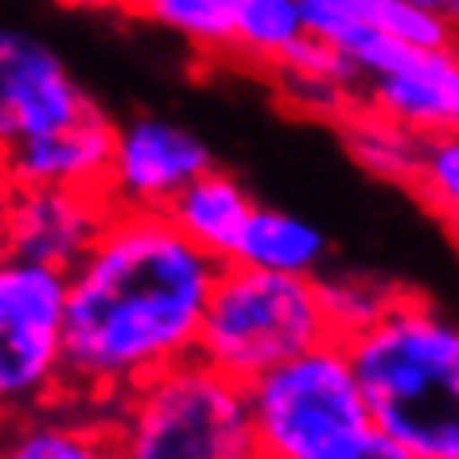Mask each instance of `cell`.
Listing matches in <instances>:
<instances>
[{"instance_id": "cell-1", "label": "cell", "mask_w": 459, "mask_h": 459, "mask_svg": "<svg viewBox=\"0 0 459 459\" xmlns=\"http://www.w3.org/2000/svg\"><path fill=\"white\" fill-rule=\"evenodd\" d=\"M222 261L203 254L160 211H117L66 273V385L109 401L199 351Z\"/></svg>"}, {"instance_id": "cell-2", "label": "cell", "mask_w": 459, "mask_h": 459, "mask_svg": "<svg viewBox=\"0 0 459 459\" xmlns=\"http://www.w3.org/2000/svg\"><path fill=\"white\" fill-rule=\"evenodd\" d=\"M347 351L374 429L420 459H459V316L401 284Z\"/></svg>"}, {"instance_id": "cell-3", "label": "cell", "mask_w": 459, "mask_h": 459, "mask_svg": "<svg viewBox=\"0 0 459 459\" xmlns=\"http://www.w3.org/2000/svg\"><path fill=\"white\" fill-rule=\"evenodd\" d=\"M117 459H265L246 385L191 354L106 401Z\"/></svg>"}, {"instance_id": "cell-4", "label": "cell", "mask_w": 459, "mask_h": 459, "mask_svg": "<svg viewBox=\"0 0 459 459\" xmlns=\"http://www.w3.org/2000/svg\"><path fill=\"white\" fill-rule=\"evenodd\" d=\"M331 335L319 277H289L230 261L218 269L195 354L246 385Z\"/></svg>"}, {"instance_id": "cell-5", "label": "cell", "mask_w": 459, "mask_h": 459, "mask_svg": "<svg viewBox=\"0 0 459 459\" xmlns=\"http://www.w3.org/2000/svg\"><path fill=\"white\" fill-rule=\"evenodd\" d=\"M265 459H307L370 424L347 339L331 335L246 382Z\"/></svg>"}, {"instance_id": "cell-6", "label": "cell", "mask_w": 459, "mask_h": 459, "mask_svg": "<svg viewBox=\"0 0 459 459\" xmlns=\"http://www.w3.org/2000/svg\"><path fill=\"white\" fill-rule=\"evenodd\" d=\"M63 316L66 273L24 257L0 265V420L71 394Z\"/></svg>"}, {"instance_id": "cell-7", "label": "cell", "mask_w": 459, "mask_h": 459, "mask_svg": "<svg viewBox=\"0 0 459 459\" xmlns=\"http://www.w3.org/2000/svg\"><path fill=\"white\" fill-rule=\"evenodd\" d=\"M94 106L98 101L71 74L59 51L31 31L0 28V160Z\"/></svg>"}, {"instance_id": "cell-8", "label": "cell", "mask_w": 459, "mask_h": 459, "mask_svg": "<svg viewBox=\"0 0 459 459\" xmlns=\"http://www.w3.org/2000/svg\"><path fill=\"white\" fill-rule=\"evenodd\" d=\"M214 168V156L199 133L168 117L117 121V141L106 176V199L117 211H160L164 214L191 179Z\"/></svg>"}, {"instance_id": "cell-9", "label": "cell", "mask_w": 459, "mask_h": 459, "mask_svg": "<svg viewBox=\"0 0 459 459\" xmlns=\"http://www.w3.org/2000/svg\"><path fill=\"white\" fill-rule=\"evenodd\" d=\"M117 206L94 187H16L13 242L31 265L71 273L101 238Z\"/></svg>"}, {"instance_id": "cell-10", "label": "cell", "mask_w": 459, "mask_h": 459, "mask_svg": "<svg viewBox=\"0 0 459 459\" xmlns=\"http://www.w3.org/2000/svg\"><path fill=\"white\" fill-rule=\"evenodd\" d=\"M117 121L94 106L71 125L31 136L0 160V171L13 187H106Z\"/></svg>"}, {"instance_id": "cell-11", "label": "cell", "mask_w": 459, "mask_h": 459, "mask_svg": "<svg viewBox=\"0 0 459 459\" xmlns=\"http://www.w3.org/2000/svg\"><path fill=\"white\" fill-rule=\"evenodd\" d=\"M0 459H117L106 401L63 394L0 420Z\"/></svg>"}, {"instance_id": "cell-12", "label": "cell", "mask_w": 459, "mask_h": 459, "mask_svg": "<svg viewBox=\"0 0 459 459\" xmlns=\"http://www.w3.org/2000/svg\"><path fill=\"white\" fill-rule=\"evenodd\" d=\"M362 101L420 136L459 133V43L417 51L394 74L366 82Z\"/></svg>"}, {"instance_id": "cell-13", "label": "cell", "mask_w": 459, "mask_h": 459, "mask_svg": "<svg viewBox=\"0 0 459 459\" xmlns=\"http://www.w3.org/2000/svg\"><path fill=\"white\" fill-rule=\"evenodd\" d=\"M254 211H257V199L249 195L246 183L238 179L234 171L214 164V168H206L199 179H191L164 214L203 254H211L214 261L230 265V261L238 257V246H242V234H246Z\"/></svg>"}, {"instance_id": "cell-14", "label": "cell", "mask_w": 459, "mask_h": 459, "mask_svg": "<svg viewBox=\"0 0 459 459\" xmlns=\"http://www.w3.org/2000/svg\"><path fill=\"white\" fill-rule=\"evenodd\" d=\"M234 261L269 273H289V277H319L331 265V242L307 218L257 203Z\"/></svg>"}, {"instance_id": "cell-15", "label": "cell", "mask_w": 459, "mask_h": 459, "mask_svg": "<svg viewBox=\"0 0 459 459\" xmlns=\"http://www.w3.org/2000/svg\"><path fill=\"white\" fill-rule=\"evenodd\" d=\"M335 129L342 136L347 156L366 176H374L382 183H401V187L412 183L417 164H420V141H424L420 133H412L401 121L370 109L366 101H359L354 109L342 113L335 121Z\"/></svg>"}, {"instance_id": "cell-16", "label": "cell", "mask_w": 459, "mask_h": 459, "mask_svg": "<svg viewBox=\"0 0 459 459\" xmlns=\"http://www.w3.org/2000/svg\"><path fill=\"white\" fill-rule=\"evenodd\" d=\"M238 0H121V13L183 39L206 63H234Z\"/></svg>"}, {"instance_id": "cell-17", "label": "cell", "mask_w": 459, "mask_h": 459, "mask_svg": "<svg viewBox=\"0 0 459 459\" xmlns=\"http://www.w3.org/2000/svg\"><path fill=\"white\" fill-rule=\"evenodd\" d=\"M307 36L300 0H238L234 4V63L273 71Z\"/></svg>"}, {"instance_id": "cell-18", "label": "cell", "mask_w": 459, "mask_h": 459, "mask_svg": "<svg viewBox=\"0 0 459 459\" xmlns=\"http://www.w3.org/2000/svg\"><path fill=\"white\" fill-rule=\"evenodd\" d=\"M409 191L440 218L459 242V133H429L420 141V164Z\"/></svg>"}, {"instance_id": "cell-19", "label": "cell", "mask_w": 459, "mask_h": 459, "mask_svg": "<svg viewBox=\"0 0 459 459\" xmlns=\"http://www.w3.org/2000/svg\"><path fill=\"white\" fill-rule=\"evenodd\" d=\"M401 284L385 277H370V273H319V292H324V307L331 319V331L339 339L354 335L370 319H377L397 296Z\"/></svg>"}, {"instance_id": "cell-20", "label": "cell", "mask_w": 459, "mask_h": 459, "mask_svg": "<svg viewBox=\"0 0 459 459\" xmlns=\"http://www.w3.org/2000/svg\"><path fill=\"white\" fill-rule=\"evenodd\" d=\"M307 459H420L417 452H409L405 444H397L394 436H385L382 429H374V424H366L347 440L324 447V452L307 455Z\"/></svg>"}, {"instance_id": "cell-21", "label": "cell", "mask_w": 459, "mask_h": 459, "mask_svg": "<svg viewBox=\"0 0 459 459\" xmlns=\"http://www.w3.org/2000/svg\"><path fill=\"white\" fill-rule=\"evenodd\" d=\"M13 199H16V187L8 183L4 171H0V265L16 257V242H13Z\"/></svg>"}, {"instance_id": "cell-22", "label": "cell", "mask_w": 459, "mask_h": 459, "mask_svg": "<svg viewBox=\"0 0 459 459\" xmlns=\"http://www.w3.org/2000/svg\"><path fill=\"white\" fill-rule=\"evenodd\" d=\"M55 4L74 13H121V0H55Z\"/></svg>"}, {"instance_id": "cell-23", "label": "cell", "mask_w": 459, "mask_h": 459, "mask_svg": "<svg viewBox=\"0 0 459 459\" xmlns=\"http://www.w3.org/2000/svg\"><path fill=\"white\" fill-rule=\"evenodd\" d=\"M409 4H420V8H432V13H447L455 0H409Z\"/></svg>"}, {"instance_id": "cell-24", "label": "cell", "mask_w": 459, "mask_h": 459, "mask_svg": "<svg viewBox=\"0 0 459 459\" xmlns=\"http://www.w3.org/2000/svg\"><path fill=\"white\" fill-rule=\"evenodd\" d=\"M447 20H452V28H455V39H459V0L452 8H447Z\"/></svg>"}]
</instances>
